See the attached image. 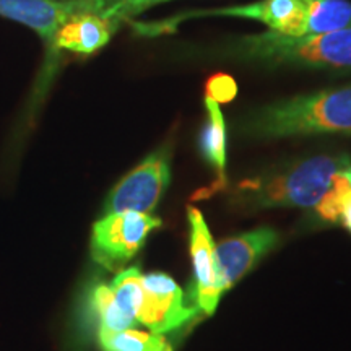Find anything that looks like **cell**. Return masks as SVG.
I'll use <instances>...</instances> for the list:
<instances>
[{
	"label": "cell",
	"instance_id": "obj_1",
	"mask_svg": "<svg viewBox=\"0 0 351 351\" xmlns=\"http://www.w3.org/2000/svg\"><path fill=\"white\" fill-rule=\"evenodd\" d=\"M241 130L254 138L351 135V85L276 101L249 114Z\"/></svg>",
	"mask_w": 351,
	"mask_h": 351
},
{
	"label": "cell",
	"instance_id": "obj_2",
	"mask_svg": "<svg viewBox=\"0 0 351 351\" xmlns=\"http://www.w3.org/2000/svg\"><path fill=\"white\" fill-rule=\"evenodd\" d=\"M348 155H319L301 160L288 168L245 179L232 192L236 207L315 208L330 189L333 178L348 169Z\"/></svg>",
	"mask_w": 351,
	"mask_h": 351
},
{
	"label": "cell",
	"instance_id": "obj_3",
	"mask_svg": "<svg viewBox=\"0 0 351 351\" xmlns=\"http://www.w3.org/2000/svg\"><path fill=\"white\" fill-rule=\"evenodd\" d=\"M230 54L265 65L351 70V28L301 38L274 32L252 34L232 44Z\"/></svg>",
	"mask_w": 351,
	"mask_h": 351
},
{
	"label": "cell",
	"instance_id": "obj_4",
	"mask_svg": "<svg viewBox=\"0 0 351 351\" xmlns=\"http://www.w3.org/2000/svg\"><path fill=\"white\" fill-rule=\"evenodd\" d=\"M199 16H236V19H251L262 21L269 26V32L285 34V36H304L307 16V0H261V2L245 3L217 8V10H200L181 15L168 16L156 21H129L138 36L155 38L165 33H173L182 21Z\"/></svg>",
	"mask_w": 351,
	"mask_h": 351
},
{
	"label": "cell",
	"instance_id": "obj_5",
	"mask_svg": "<svg viewBox=\"0 0 351 351\" xmlns=\"http://www.w3.org/2000/svg\"><path fill=\"white\" fill-rule=\"evenodd\" d=\"M161 219L148 213H106L91 230V257L109 271H121L130 258L137 256Z\"/></svg>",
	"mask_w": 351,
	"mask_h": 351
},
{
	"label": "cell",
	"instance_id": "obj_6",
	"mask_svg": "<svg viewBox=\"0 0 351 351\" xmlns=\"http://www.w3.org/2000/svg\"><path fill=\"white\" fill-rule=\"evenodd\" d=\"M171 182V147L158 148L114 186L104 215L138 212L150 215Z\"/></svg>",
	"mask_w": 351,
	"mask_h": 351
},
{
	"label": "cell",
	"instance_id": "obj_7",
	"mask_svg": "<svg viewBox=\"0 0 351 351\" xmlns=\"http://www.w3.org/2000/svg\"><path fill=\"white\" fill-rule=\"evenodd\" d=\"M142 282L143 301L137 315L138 326L165 335L182 327L199 313L197 307L186 304L181 287L166 274L143 275Z\"/></svg>",
	"mask_w": 351,
	"mask_h": 351
},
{
	"label": "cell",
	"instance_id": "obj_8",
	"mask_svg": "<svg viewBox=\"0 0 351 351\" xmlns=\"http://www.w3.org/2000/svg\"><path fill=\"white\" fill-rule=\"evenodd\" d=\"M276 244L278 232L271 228L262 226L232 236L215 245L218 288L221 295L239 282L247 271H251L262 257L274 251Z\"/></svg>",
	"mask_w": 351,
	"mask_h": 351
},
{
	"label": "cell",
	"instance_id": "obj_9",
	"mask_svg": "<svg viewBox=\"0 0 351 351\" xmlns=\"http://www.w3.org/2000/svg\"><path fill=\"white\" fill-rule=\"evenodd\" d=\"M187 219L192 267H194L195 304L202 313L212 315L221 298V291L218 288L215 243L207 221L199 208H189Z\"/></svg>",
	"mask_w": 351,
	"mask_h": 351
},
{
	"label": "cell",
	"instance_id": "obj_10",
	"mask_svg": "<svg viewBox=\"0 0 351 351\" xmlns=\"http://www.w3.org/2000/svg\"><path fill=\"white\" fill-rule=\"evenodd\" d=\"M78 13H96V8L78 0H0V16L26 25L51 43L57 29Z\"/></svg>",
	"mask_w": 351,
	"mask_h": 351
},
{
	"label": "cell",
	"instance_id": "obj_11",
	"mask_svg": "<svg viewBox=\"0 0 351 351\" xmlns=\"http://www.w3.org/2000/svg\"><path fill=\"white\" fill-rule=\"evenodd\" d=\"M112 32L111 23L98 13H78L57 29L52 43L57 49L75 54H93L106 46Z\"/></svg>",
	"mask_w": 351,
	"mask_h": 351
},
{
	"label": "cell",
	"instance_id": "obj_12",
	"mask_svg": "<svg viewBox=\"0 0 351 351\" xmlns=\"http://www.w3.org/2000/svg\"><path fill=\"white\" fill-rule=\"evenodd\" d=\"M207 122L202 129L199 147L202 156L207 160L218 176V187L226 182V122L217 101L205 98Z\"/></svg>",
	"mask_w": 351,
	"mask_h": 351
},
{
	"label": "cell",
	"instance_id": "obj_13",
	"mask_svg": "<svg viewBox=\"0 0 351 351\" xmlns=\"http://www.w3.org/2000/svg\"><path fill=\"white\" fill-rule=\"evenodd\" d=\"M351 28V2L348 0H307L304 36Z\"/></svg>",
	"mask_w": 351,
	"mask_h": 351
},
{
	"label": "cell",
	"instance_id": "obj_14",
	"mask_svg": "<svg viewBox=\"0 0 351 351\" xmlns=\"http://www.w3.org/2000/svg\"><path fill=\"white\" fill-rule=\"evenodd\" d=\"M98 341L103 351H174L161 333L135 328L121 332L98 330Z\"/></svg>",
	"mask_w": 351,
	"mask_h": 351
},
{
	"label": "cell",
	"instance_id": "obj_15",
	"mask_svg": "<svg viewBox=\"0 0 351 351\" xmlns=\"http://www.w3.org/2000/svg\"><path fill=\"white\" fill-rule=\"evenodd\" d=\"M143 274L137 267H130V269L121 270L116 275V278L109 283L112 289L114 301H116L117 307L121 313L129 317L135 326L137 324V315L143 301Z\"/></svg>",
	"mask_w": 351,
	"mask_h": 351
},
{
	"label": "cell",
	"instance_id": "obj_16",
	"mask_svg": "<svg viewBox=\"0 0 351 351\" xmlns=\"http://www.w3.org/2000/svg\"><path fill=\"white\" fill-rule=\"evenodd\" d=\"M90 307L91 313L95 314L96 320H98V330L121 332L127 330V328L137 327L129 317H125V315L121 313L116 301H114L112 289L106 283L96 285V287L91 289Z\"/></svg>",
	"mask_w": 351,
	"mask_h": 351
},
{
	"label": "cell",
	"instance_id": "obj_17",
	"mask_svg": "<svg viewBox=\"0 0 351 351\" xmlns=\"http://www.w3.org/2000/svg\"><path fill=\"white\" fill-rule=\"evenodd\" d=\"M166 2H171V0H103L98 15L108 20L116 29L124 21H130L134 16L140 15L148 8Z\"/></svg>",
	"mask_w": 351,
	"mask_h": 351
},
{
	"label": "cell",
	"instance_id": "obj_18",
	"mask_svg": "<svg viewBox=\"0 0 351 351\" xmlns=\"http://www.w3.org/2000/svg\"><path fill=\"white\" fill-rule=\"evenodd\" d=\"M345 171H340V173L333 178L330 189H328L327 194L322 197V200L319 202L317 207H315V212H317L319 218L327 223H339L341 202H343L346 192L351 189V182Z\"/></svg>",
	"mask_w": 351,
	"mask_h": 351
},
{
	"label": "cell",
	"instance_id": "obj_19",
	"mask_svg": "<svg viewBox=\"0 0 351 351\" xmlns=\"http://www.w3.org/2000/svg\"><path fill=\"white\" fill-rule=\"evenodd\" d=\"M238 95V83L226 73H217L205 83V98L217 101L218 104L230 103Z\"/></svg>",
	"mask_w": 351,
	"mask_h": 351
},
{
	"label": "cell",
	"instance_id": "obj_20",
	"mask_svg": "<svg viewBox=\"0 0 351 351\" xmlns=\"http://www.w3.org/2000/svg\"><path fill=\"white\" fill-rule=\"evenodd\" d=\"M339 223H341V225L351 232V189L346 192L343 197V202H341Z\"/></svg>",
	"mask_w": 351,
	"mask_h": 351
},
{
	"label": "cell",
	"instance_id": "obj_21",
	"mask_svg": "<svg viewBox=\"0 0 351 351\" xmlns=\"http://www.w3.org/2000/svg\"><path fill=\"white\" fill-rule=\"evenodd\" d=\"M78 2H88L91 3V5H95L96 13L101 10V5H103V0H78Z\"/></svg>",
	"mask_w": 351,
	"mask_h": 351
},
{
	"label": "cell",
	"instance_id": "obj_22",
	"mask_svg": "<svg viewBox=\"0 0 351 351\" xmlns=\"http://www.w3.org/2000/svg\"><path fill=\"white\" fill-rule=\"evenodd\" d=\"M345 173H346V176H348V179H350V182H351V166H350V168H348V169H346V171H345Z\"/></svg>",
	"mask_w": 351,
	"mask_h": 351
}]
</instances>
